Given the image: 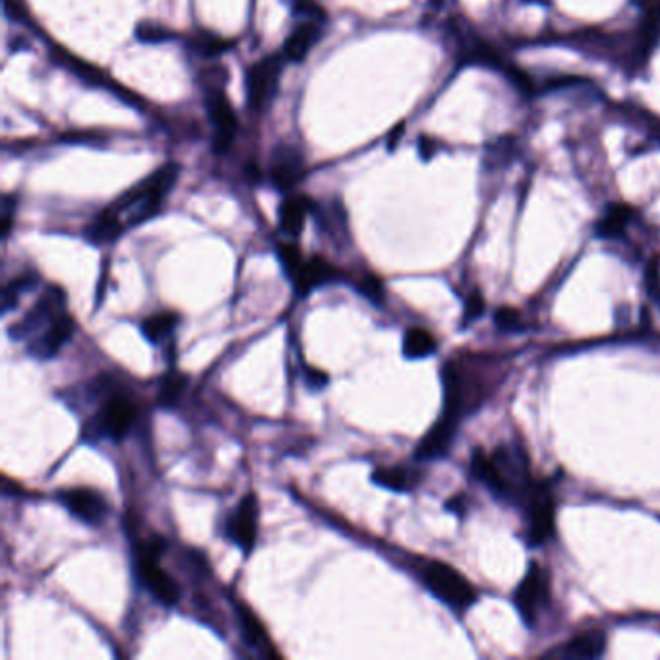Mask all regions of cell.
<instances>
[{
  "label": "cell",
  "instance_id": "6da1fadb",
  "mask_svg": "<svg viewBox=\"0 0 660 660\" xmlns=\"http://www.w3.org/2000/svg\"><path fill=\"white\" fill-rule=\"evenodd\" d=\"M497 366L486 354H461L443 366V410L461 420L477 410L500 384Z\"/></svg>",
  "mask_w": 660,
  "mask_h": 660
},
{
  "label": "cell",
  "instance_id": "f35d334b",
  "mask_svg": "<svg viewBox=\"0 0 660 660\" xmlns=\"http://www.w3.org/2000/svg\"><path fill=\"white\" fill-rule=\"evenodd\" d=\"M647 289L655 298H660V269L656 264H651L647 269Z\"/></svg>",
  "mask_w": 660,
  "mask_h": 660
},
{
  "label": "cell",
  "instance_id": "60d3db41",
  "mask_svg": "<svg viewBox=\"0 0 660 660\" xmlns=\"http://www.w3.org/2000/svg\"><path fill=\"white\" fill-rule=\"evenodd\" d=\"M405 132V124H397V128L394 130V132L392 134H389V138H387V144H389V147H395V144L399 142V136H402Z\"/></svg>",
  "mask_w": 660,
  "mask_h": 660
},
{
  "label": "cell",
  "instance_id": "7a4b0ae2",
  "mask_svg": "<svg viewBox=\"0 0 660 660\" xmlns=\"http://www.w3.org/2000/svg\"><path fill=\"white\" fill-rule=\"evenodd\" d=\"M179 175L180 165L167 163L163 167H159L155 172H151L149 177H146L142 182H138L134 188H130L115 202L113 208L123 218L126 229L154 218L169 190L175 187Z\"/></svg>",
  "mask_w": 660,
  "mask_h": 660
},
{
  "label": "cell",
  "instance_id": "44dd1931",
  "mask_svg": "<svg viewBox=\"0 0 660 660\" xmlns=\"http://www.w3.org/2000/svg\"><path fill=\"white\" fill-rule=\"evenodd\" d=\"M606 640L600 632H587L583 635L573 637L569 643H566L560 651L550 653L548 656H560L569 660H583V658H597L604 653Z\"/></svg>",
  "mask_w": 660,
  "mask_h": 660
},
{
  "label": "cell",
  "instance_id": "1f68e13d",
  "mask_svg": "<svg viewBox=\"0 0 660 660\" xmlns=\"http://www.w3.org/2000/svg\"><path fill=\"white\" fill-rule=\"evenodd\" d=\"M290 6H293L295 16L318 21V24H322V21L328 18V12L316 3V0H290Z\"/></svg>",
  "mask_w": 660,
  "mask_h": 660
},
{
  "label": "cell",
  "instance_id": "5bb4252c",
  "mask_svg": "<svg viewBox=\"0 0 660 660\" xmlns=\"http://www.w3.org/2000/svg\"><path fill=\"white\" fill-rule=\"evenodd\" d=\"M258 517H259L258 497L256 494L248 492L241 500V504L236 505V510L229 521V537L244 554H250L256 545Z\"/></svg>",
  "mask_w": 660,
  "mask_h": 660
},
{
  "label": "cell",
  "instance_id": "d590c367",
  "mask_svg": "<svg viewBox=\"0 0 660 660\" xmlns=\"http://www.w3.org/2000/svg\"><path fill=\"white\" fill-rule=\"evenodd\" d=\"M4 10L12 21H28V8L24 0H4Z\"/></svg>",
  "mask_w": 660,
  "mask_h": 660
},
{
  "label": "cell",
  "instance_id": "ac0fdd59",
  "mask_svg": "<svg viewBox=\"0 0 660 660\" xmlns=\"http://www.w3.org/2000/svg\"><path fill=\"white\" fill-rule=\"evenodd\" d=\"M322 36V28L318 21L305 20L298 24L283 43V57L290 62H302L306 59L310 49L316 45Z\"/></svg>",
  "mask_w": 660,
  "mask_h": 660
},
{
  "label": "cell",
  "instance_id": "f546056e",
  "mask_svg": "<svg viewBox=\"0 0 660 660\" xmlns=\"http://www.w3.org/2000/svg\"><path fill=\"white\" fill-rule=\"evenodd\" d=\"M632 218L630 208H614L610 213L600 221L599 225V235L600 236H616L624 231L625 223Z\"/></svg>",
  "mask_w": 660,
  "mask_h": 660
},
{
  "label": "cell",
  "instance_id": "e575fe53",
  "mask_svg": "<svg viewBox=\"0 0 660 660\" xmlns=\"http://www.w3.org/2000/svg\"><path fill=\"white\" fill-rule=\"evenodd\" d=\"M496 323L502 330H517L521 326V320H519V314L513 308H500L496 312Z\"/></svg>",
  "mask_w": 660,
  "mask_h": 660
},
{
  "label": "cell",
  "instance_id": "d4e9b609",
  "mask_svg": "<svg viewBox=\"0 0 660 660\" xmlns=\"http://www.w3.org/2000/svg\"><path fill=\"white\" fill-rule=\"evenodd\" d=\"M179 323V316L175 312H157L151 314L144 322H142V333L146 335V339L151 343H159L167 339L169 335L175 331Z\"/></svg>",
  "mask_w": 660,
  "mask_h": 660
},
{
  "label": "cell",
  "instance_id": "603a6c76",
  "mask_svg": "<svg viewBox=\"0 0 660 660\" xmlns=\"http://www.w3.org/2000/svg\"><path fill=\"white\" fill-rule=\"evenodd\" d=\"M438 349V341L425 328H410L403 338V354L407 359H426Z\"/></svg>",
  "mask_w": 660,
  "mask_h": 660
},
{
  "label": "cell",
  "instance_id": "e0dca14e",
  "mask_svg": "<svg viewBox=\"0 0 660 660\" xmlns=\"http://www.w3.org/2000/svg\"><path fill=\"white\" fill-rule=\"evenodd\" d=\"M457 425L459 418L441 413V417L434 422V426L428 430V434L420 440L415 457L422 461H432L446 456L451 448L453 438H456Z\"/></svg>",
  "mask_w": 660,
  "mask_h": 660
},
{
  "label": "cell",
  "instance_id": "8992f818",
  "mask_svg": "<svg viewBox=\"0 0 660 660\" xmlns=\"http://www.w3.org/2000/svg\"><path fill=\"white\" fill-rule=\"evenodd\" d=\"M51 57L52 60H55L59 67L67 68L68 72H72L74 76H78V80H82L83 83L91 85V88H101V90H109L113 91L116 97H121L123 101H126L128 105L132 107H138V109H144L146 107V101L139 97L138 93L130 91L128 88H124V85L116 83L113 78H109L103 70H99L97 67H93V64L85 62L78 57H74L70 51H67L64 47H52L51 51Z\"/></svg>",
  "mask_w": 660,
  "mask_h": 660
},
{
  "label": "cell",
  "instance_id": "f1b7e54d",
  "mask_svg": "<svg viewBox=\"0 0 660 660\" xmlns=\"http://www.w3.org/2000/svg\"><path fill=\"white\" fill-rule=\"evenodd\" d=\"M175 37V34L165 26L155 24V21H142L136 26V39L147 43V45H155V43H163Z\"/></svg>",
  "mask_w": 660,
  "mask_h": 660
},
{
  "label": "cell",
  "instance_id": "ab89813d",
  "mask_svg": "<svg viewBox=\"0 0 660 660\" xmlns=\"http://www.w3.org/2000/svg\"><path fill=\"white\" fill-rule=\"evenodd\" d=\"M418 147H420V155L425 159H430L432 155H434V149H432V147H434V144H432L430 138L422 136L420 142H418Z\"/></svg>",
  "mask_w": 660,
  "mask_h": 660
},
{
  "label": "cell",
  "instance_id": "9c48e42d",
  "mask_svg": "<svg viewBox=\"0 0 660 660\" xmlns=\"http://www.w3.org/2000/svg\"><path fill=\"white\" fill-rule=\"evenodd\" d=\"M59 502L67 507L68 513L76 519H80L85 525H103V521L109 515L111 507L107 497L91 489H68L59 490Z\"/></svg>",
  "mask_w": 660,
  "mask_h": 660
},
{
  "label": "cell",
  "instance_id": "cb8c5ba5",
  "mask_svg": "<svg viewBox=\"0 0 660 660\" xmlns=\"http://www.w3.org/2000/svg\"><path fill=\"white\" fill-rule=\"evenodd\" d=\"M188 387V378L179 372H169L161 378L157 387V405L161 409L175 407Z\"/></svg>",
  "mask_w": 660,
  "mask_h": 660
},
{
  "label": "cell",
  "instance_id": "4fadbf2b",
  "mask_svg": "<svg viewBox=\"0 0 660 660\" xmlns=\"http://www.w3.org/2000/svg\"><path fill=\"white\" fill-rule=\"evenodd\" d=\"M74 331H76L74 318L67 312H60L45 330L31 338L28 351L29 354H34L36 359H41V361L52 359V356L59 354V351L64 347V345L72 339Z\"/></svg>",
  "mask_w": 660,
  "mask_h": 660
},
{
  "label": "cell",
  "instance_id": "3957f363",
  "mask_svg": "<svg viewBox=\"0 0 660 660\" xmlns=\"http://www.w3.org/2000/svg\"><path fill=\"white\" fill-rule=\"evenodd\" d=\"M165 550H167L165 540L159 537L147 540V543H142L138 548L136 569L139 579L144 583V587L154 594L157 602L163 606H175L180 599V587L179 583L161 568V556H163Z\"/></svg>",
  "mask_w": 660,
  "mask_h": 660
},
{
  "label": "cell",
  "instance_id": "ffe728a7",
  "mask_svg": "<svg viewBox=\"0 0 660 660\" xmlns=\"http://www.w3.org/2000/svg\"><path fill=\"white\" fill-rule=\"evenodd\" d=\"M239 620H241L243 637H244V641L248 645L256 648V651L262 656H274V658L279 656V653L274 648L272 641H269L267 632L264 630L262 622L256 618L250 608H246V606H239Z\"/></svg>",
  "mask_w": 660,
  "mask_h": 660
},
{
  "label": "cell",
  "instance_id": "d6986e66",
  "mask_svg": "<svg viewBox=\"0 0 660 660\" xmlns=\"http://www.w3.org/2000/svg\"><path fill=\"white\" fill-rule=\"evenodd\" d=\"M312 203L314 202L310 198L300 196V194H297V196L285 198L283 203H281V208H279V229H281V233L290 236V239L298 236L302 233V227H305L306 215L314 208Z\"/></svg>",
  "mask_w": 660,
  "mask_h": 660
},
{
  "label": "cell",
  "instance_id": "7402d4cb",
  "mask_svg": "<svg viewBox=\"0 0 660 660\" xmlns=\"http://www.w3.org/2000/svg\"><path fill=\"white\" fill-rule=\"evenodd\" d=\"M124 231H126V225L123 218L111 205V208H107L97 215L93 223L88 227V231H85V235H88V239L91 243L103 244V243H111L118 239V236H121Z\"/></svg>",
  "mask_w": 660,
  "mask_h": 660
},
{
  "label": "cell",
  "instance_id": "d6a6232c",
  "mask_svg": "<svg viewBox=\"0 0 660 660\" xmlns=\"http://www.w3.org/2000/svg\"><path fill=\"white\" fill-rule=\"evenodd\" d=\"M356 290L362 293L368 300L376 302V305H380V302L384 300V283H382V279L376 277L374 274L364 275L362 279H359V283H356Z\"/></svg>",
  "mask_w": 660,
  "mask_h": 660
},
{
  "label": "cell",
  "instance_id": "2e32d148",
  "mask_svg": "<svg viewBox=\"0 0 660 660\" xmlns=\"http://www.w3.org/2000/svg\"><path fill=\"white\" fill-rule=\"evenodd\" d=\"M305 177V161L293 146L281 144L274 149L272 165H269V179L277 190H290Z\"/></svg>",
  "mask_w": 660,
  "mask_h": 660
},
{
  "label": "cell",
  "instance_id": "74e56055",
  "mask_svg": "<svg viewBox=\"0 0 660 660\" xmlns=\"http://www.w3.org/2000/svg\"><path fill=\"white\" fill-rule=\"evenodd\" d=\"M306 386L314 392H318V389L328 386V374L316 370V368H306Z\"/></svg>",
  "mask_w": 660,
  "mask_h": 660
},
{
  "label": "cell",
  "instance_id": "83f0119b",
  "mask_svg": "<svg viewBox=\"0 0 660 660\" xmlns=\"http://www.w3.org/2000/svg\"><path fill=\"white\" fill-rule=\"evenodd\" d=\"M36 283H37L36 274H26V275H20V277L10 281V283L3 290V310L10 312L12 308H16L20 297L24 295L26 290L34 289Z\"/></svg>",
  "mask_w": 660,
  "mask_h": 660
},
{
  "label": "cell",
  "instance_id": "7c38bea8",
  "mask_svg": "<svg viewBox=\"0 0 660 660\" xmlns=\"http://www.w3.org/2000/svg\"><path fill=\"white\" fill-rule=\"evenodd\" d=\"M529 538L533 545H543L554 531V502L546 484H535L529 490Z\"/></svg>",
  "mask_w": 660,
  "mask_h": 660
},
{
  "label": "cell",
  "instance_id": "8fae6325",
  "mask_svg": "<svg viewBox=\"0 0 660 660\" xmlns=\"http://www.w3.org/2000/svg\"><path fill=\"white\" fill-rule=\"evenodd\" d=\"M550 597V585H548V576L546 571L538 564H531L527 576L521 585H519L515 592V604L519 612L525 618L529 625L537 622V616L540 608L548 602Z\"/></svg>",
  "mask_w": 660,
  "mask_h": 660
},
{
  "label": "cell",
  "instance_id": "4316f807",
  "mask_svg": "<svg viewBox=\"0 0 660 660\" xmlns=\"http://www.w3.org/2000/svg\"><path fill=\"white\" fill-rule=\"evenodd\" d=\"M190 45H192L194 51H198L200 55L213 59V57L223 55V52H227V51H231L235 47V41L219 37V36H213V34H210V31H198V34L192 37Z\"/></svg>",
  "mask_w": 660,
  "mask_h": 660
},
{
  "label": "cell",
  "instance_id": "277c9868",
  "mask_svg": "<svg viewBox=\"0 0 660 660\" xmlns=\"http://www.w3.org/2000/svg\"><path fill=\"white\" fill-rule=\"evenodd\" d=\"M418 573L426 589L451 608L465 610L477 600V592L471 583L443 561L428 560L418 568Z\"/></svg>",
  "mask_w": 660,
  "mask_h": 660
},
{
  "label": "cell",
  "instance_id": "52a82bcc",
  "mask_svg": "<svg viewBox=\"0 0 660 660\" xmlns=\"http://www.w3.org/2000/svg\"><path fill=\"white\" fill-rule=\"evenodd\" d=\"M285 57L272 55L252 64L246 72V103L254 113H262L274 99Z\"/></svg>",
  "mask_w": 660,
  "mask_h": 660
},
{
  "label": "cell",
  "instance_id": "4dcf8cb0",
  "mask_svg": "<svg viewBox=\"0 0 660 660\" xmlns=\"http://www.w3.org/2000/svg\"><path fill=\"white\" fill-rule=\"evenodd\" d=\"M277 252H279L281 264H283L285 274L289 275V279H293L300 269L302 262H305V258H302L298 246L293 244V243H281L277 246Z\"/></svg>",
  "mask_w": 660,
  "mask_h": 660
},
{
  "label": "cell",
  "instance_id": "9a60e30c",
  "mask_svg": "<svg viewBox=\"0 0 660 660\" xmlns=\"http://www.w3.org/2000/svg\"><path fill=\"white\" fill-rule=\"evenodd\" d=\"M343 277L345 275L338 266L328 262L326 258L314 256L302 262L297 275L290 281H293V287L298 297H308L314 289L335 283V281H341Z\"/></svg>",
  "mask_w": 660,
  "mask_h": 660
},
{
  "label": "cell",
  "instance_id": "836d02e7",
  "mask_svg": "<svg viewBox=\"0 0 660 660\" xmlns=\"http://www.w3.org/2000/svg\"><path fill=\"white\" fill-rule=\"evenodd\" d=\"M200 78L208 90H223V85L229 80V74H227L221 64H215V67L202 70Z\"/></svg>",
  "mask_w": 660,
  "mask_h": 660
},
{
  "label": "cell",
  "instance_id": "ba28073f",
  "mask_svg": "<svg viewBox=\"0 0 660 660\" xmlns=\"http://www.w3.org/2000/svg\"><path fill=\"white\" fill-rule=\"evenodd\" d=\"M64 302H67L64 290L60 287H49L36 302V306L10 328V338L12 339L34 338L39 330H45L60 312H64Z\"/></svg>",
  "mask_w": 660,
  "mask_h": 660
},
{
  "label": "cell",
  "instance_id": "484cf974",
  "mask_svg": "<svg viewBox=\"0 0 660 660\" xmlns=\"http://www.w3.org/2000/svg\"><path fill=\"white\" fill-rule=\"evenodd\" d=\"M372 481L374 484L382 486V489L395 492H405L413 489L415 484L413 473H409L405 467H378L372 473Z\"/></svg>",
  "mask_w": 660,
  "mask_h": 660
},
{
  "label": "cell",
  "instance_id": "30bf717a",
  "mask_svg": "<svg viewBox=\"0 0 660 660\" xmlns=\"http://www.w3.org/2000/svg\"><path fill=\"white\" fill-rule=\"evenodd\" d=\"M205 107H208L210 121L215 126L213 136V151L215 154H227L233 146V139L236 134V115L233 111V105L227 99L223 90H208L205 97Z\"/></svg>",
  "mask_w": 660,
  "mask_h": 660
},
{
  "label": "cell",
  "instance_id": "b9f144b4",
  "mask_svg": "<svg viewBox=\"0 0 660 660\" xmlns=\"http://www.w3.org/2000/svg\"><path fill=\"white\" fill-rule=\"evenodd\" d=\"M448 510H451V512H463V496H457V497H453V500H449L448 502Z\"/></svg>",
  "mask_w": 660,
  "mask_h": 660
},
{
  "label": "cell",
  "instance_id": "8d00e7d4",
  "mask_svg": "<svg viewBox=\"0 0 660 660\" xmlns=\"http://www.w3.org/2000/svg\"><path fill=\"white\" fill-rule=\"evenodd\" d=\"M484 312V298L479 293H473L467 300V306H465V318L474 320L479 318Z\"/></svg>",
  "mask_w": 660,
  "mask_h": 660
},
{
  "label": "cell",
  "instance_id": "5b68a950",
  "mask_svg": "<svg viewBox=\"0 0 660 660\" xmlns=\"http://www.w3.org/2000/svg\"><path fill=\"white\" fill-rule=\"evenodd\" d=\"M136 420V407L128 397L113 394L101 403L95 417L83 426V438L123 440Z\"/></svg>",
  "mask_w": 660,
  "mask_h": 660
}]
</instances>
